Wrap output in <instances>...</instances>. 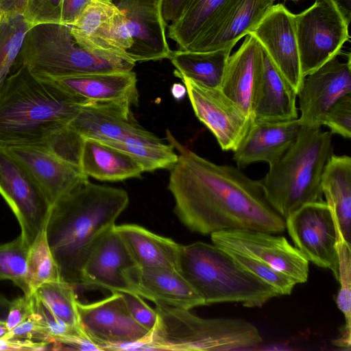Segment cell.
Listing matches in <instances>:
<instances>
[{"label":"cell","instance_id":"6da1fadb","mask_svg":"<svg viewBox=\"0 0 351 351\" xmlns=\"http://www.w3.org/2000/svg\"><path fill=\"white\" fill-rule=\"evenodd\" d=\"M167 138L179 152L168 189L175 199L174 211L188 229L202 234L234 230L277 234L285 230V219L267 202L261 180L199 156L169 130Z\"/></svg>","mask_w":351,"mask_h":351},{"label":"cell","instance_id":"7a4b0ae2","mask_svg":"<svg viewBox=\"0 0 351 351\" xmlns=\"http://www.w3.org/2000/svg\"><path fill=\"white\" fill-rule=\"evenodd\" d=\"M129 203L121 189L84 181L51 208L46 226L47 242L62 279L82 286V270L94 246Z\"/></svg>","mask_w":351,"mask_h":351},{"label":"cell","instance_id":"3957f363","mask_svg":"<svg viewBox=\"0 0 351 351\" xmlns=\"http://www.w3.org/2000/svg\"><path fill=\"white\" fill-rule=\"evenodd\" d=\"M86 104L21 64L0 88V146L45 147Z\"/></svg>","mask_w":351,"mask_h":351},{"label":"cell","instance_id":"277c9868","mask_svg":"<svg viewBox=\"0 0 351 351\" xmlns=\"http://www.w3.org/2000/svg\"><path fill=\"white\" fill-rule=\"evenodd\" d=\"M332 155L330 132L300 127L294 143L261 180L267 202L282 217L322 200V177Z\"/></svg>","mask_w":351,"mask_h":351},{"label":"cell","instance_id":"5b68a950","mask_svg":"<svg viewBox=\"0 0 351 351\" xmlns=\"http://www.w3.org/2000/svg\"><path fill=\"white\" fill-rule=\"evenodd\" d=\"M180 273L206 305L240 302L247 307H260L280 295L214 244L197 241L182 245Z\"/></svg>","mask_w":351,"mask_h":351},{"label":"cell","instance_id":"8992f818","mask_svg":"<svg viewBox=\"0 0 351 351\" xmlns=\"http://www.w3.org/2000/svg\"><path fill=\"white\" fill-rule=\"evenodd\" d=\"M157 322L144 350L219 351L262 343L258 329L240 318H203L189 309L156 304Z\"/></svg>","mask_w":351,"mask_h":351},{"label":"cell","instance_id":"52a82bcc","mask_svg":"<svg viewBox=\"0 0 351 351\" xmlns=\"http://www.w3.org/2000/svg\"><path fill=\"white\" fill-rule=\"evenodd\" d=\"M135 62L119 57H104L78 45L69 25L42 23L27 32L16 69L25 65L42 79L99 73L130 71Z\"/></svg>","mask_w":351,"mask_h":351},{"label":"cell","instance_id":"ba28073f","mask_svg":"<svg viewBox=\"0 0 351 351\" xmlns=\"http://www.w3.org/2000/svg\"><path fill=\"white\" fill-rule=\"evenodd\" d=\"M349 23L331 0H315L295 14V27L303 78L337 55L350 39Z\"/></svg>","mask_w":351,"mask_h":351},{"label":"cell","instance_id":"9c48e42d","mask_svg":"<svg viewBox=\"0 0 351 351\" xmlns=\"http://www.w3.org/2000/svg\"><path fill=\"white\" fill-rule=\"evenodd\" d=\"M76 305L81 330L99 350L143 349L150 332L132 318L122 293Z\"/></svg>","mask_w":351,"mask_h":351},{"label":"cell","instance_id":"30bf717a","mask_svg":"<svg viewBox=\"0 0 351 351\" xmlns=\"http://www.w3.org/2000/svg\"><path fill=\"white\" fill-rule=\"evenodd\" d=\"M0 195L19 223L20 235L30 246L46 228L51 206L27 167L1 146Z\"/></svg>","mask_w":351,"mask_h":351},{"label":"cell","instance_id":"8fae6325","mask_svg":"<svg viewBox=\"0 0 351 351\" xmlns=\"http://www.w3.org/2000/svg\"><path fill=\"white\" fill-rule=\"evenodd\" d=\"M285 226L303 256L317 266L330 269L337 279L339 230L326 202L302 205L285 219Z\"/></svg>","mask_w":351,"mask_h":351},{"label":"cell","instance_id":"7c38bea8","mask_svg":"<svg viewBox=\"0 0 351 351\" xmlns=\"http://www.w3.org/2000/svg\"><path fill=\"white\" fill-rule=\"evenodd\" d=\"M213 243L263 262L291 278L296 284L307 281L309 261L284 237L248 230H226L210 234Z\"/></svg>","mask_w":351,"mask_h":351},{"label":"cell","instance_id":"4fadbf2b","mask_svg":"<svg viewBox=\"0 0 351 351\" xmlns=\"http://www.w3.org/2000/svg\"><path fill=\"white\" fill-rule=\"evenodd\" d=\"M351 93V56L341 51L304 77L298 93L301 126L320 128L328 109Z\"/></svg>","mask_w":351,"mask_h":351},{"label":"cell","instance_id":"5bb4252c","mask_svg":"<svg viewBox=\"0 0 351 351\" xmlns=\"http://www.w3.org/2000/svg\"><path fill=\"white\" fill-rule=\"evenodd\" d=\"M181 79L197 119L213 134L223 150L234 152L246 135L252 118L219 88Z\"/></svg>","mask_w":351,"mask_h":351},{"label":"cell","instance_id":"9a60e30c","mask_svg":"<svg viewBox=\"0 0 351 351\" xmlns=\"http://www.w3.org/2000/svg\"><path fill=\"white\" fill-rule=\"evenodd\" d=\"M297 93L302 75L295 27V14L282 3L273 5L249 32Z\"/></svg>","mask_w":351,"mask_h":351},{"label":"cell","instance_id":"2e32d148","mask_svg":"<svg viewBox=\"0 0 351 351\" xmlns=\"http://www.w3.org/2000/svg\"><path fill=\"white\" fill-rule=\"evenodd\" d=\"M275 0H228L186 49L210 52L232 49L260 21Z\"/></svg>","mask_w":351,"mask_h":351},{"label":"cell","instance_id":"e0dca14e","mask_svg":"<svg viewBox=\"0 0 351 351\" xmlns=\"http://www.w3.org/2000/svg\"><path fill=\"white\" fill-rule=\"evenodd\" d=\"M69 125L84 138L152 144L163 143L136 123L130 107L117 104H86Z\"/></svg>","mask_w":351,"mask_h":351},{"label":"cell","instance_id":"ac0fdd59","mask_svg":"<svg viewBox=\"0 0 351 351\" xmlns=\"http://www.w3.org/2000/svg\"><path fill=\"white\" fill-rule=\"evenodd\" d=\"M130 293L154 302L191 310L206 305L202 298L180 271L134 265L123 271Z\"/></svg>","mask_w":351,"mask_h":351},{"label":"cell","instance_id":"d6986e66","mask_svg":"<svg viewBox=\"0 0 351 351\" xmlns=\"http://www.w3.org/2000/svg\"><path fill=\"white\" fill-rule=\"evenodd\" d=\"M5 148L29 171L51 206L78 184L88 180L79 167L45 147L19 145Z\"/></svg>","mask_w":351,"mask_h":351},{"label":"cell","instance_id":"ffe728a7","mask_svg":"<svg viewBox=\"0 0 351 351\" xmlns=\"http://www.w3.org/2000/svg\"><path fill=\"white\" fill-rule=\"evenodd\" d=\"M135 265L115 226L105 233L89 254L82 270V287L130 293L124 270Z\"/></svg>","mask_w":351,"mask_h":351},{"label":"cell","instance_id":"44dd1931","mask_svg":"<svg viewBox=\"0 0 351 351\" xmlns=\"http://www.w3.org/2000/svg\"><path fill=\"white\" fill-rule=\"evenodd\" d=\"M47 80L87 104H117L130 108L138 101L137 79L132 71Z\"/></svg>","mask_w":351,"mask_h":351},{"label":"cell","instance_id":"7402d4cb","mask_svg":"<svg viewBox=\"0 0 351 351\" xmlns=\"http://www.w3.org/2000/svg\"><path fill=\"white\" fill-rule=\"evenodd\" d=\"M300 127L298 119L280 121L252 119L246 135L234 151L233 158L239 168L261 161L271 165L294 143Z\"/></svg>","mask_w":351,"mask_h":351},{"label":"cell","instance_id":"603a6c76","mask_svg":"<svg viewBox=\"0 0 351 351\" xmlns=\"http://www.w3.org/2000/svg\"><path fill=\"white\" fill-rule=\"evenodd\" d=\"M297 96L263 50L262 68L252 95V119L280 121L298 119Z\"/></svg>","mask_w":351,"mask_h":351},{"label":"cell","instance_id":"cb8c5ba5","mask_svg":"<svg viewBox=\"0 0 351 351\" xmlns=\"http://www.w3.org/2000/svg\"><path fill=\"white\" fill-rule=\"evenodd\" d=\"M263 58V47L254 37L247 34L238 50L230 56L219 88L251 117L252 95Z\"/></svg>","mask_w":351,"mask_h":351},{"label":"cell","instance_id":"d4e9b609","mask_svg":"<svg viewBox=\"0 0 351 351\" xmlns=\"http://www.w3.org/2000/svg\"><path fill=\"white\" fill-rule=\"evenodd\" d=\"M134 264L180 272L182 245L136 224L115 225Z\"/></svg>","mask_w":351,"mask_h":351},{"label":"cell","instance_id":"484cf974","mask_svg":"<svg viewBox=\"0 0 351 351\" xmlns=\"http://www.w3.org/2000/svg\"><path fill=\"white\" fill-rule=\"evenodd\" d=\"M80 168L88 177L110 182L139 178L144 172L128 154L90 138H84Z\"/></svg>","mask_w":351,"mask_h":351},{"label":"cell","instance_id":"4316f807","mask_svg":"<svg viewBox=\"0 0 351 351\" xmlns=\"http://www.w3.org/2000/svg\"><path fill=\"white\" fill-rule=\"evenodd\" d=\"M322 193L337 228L348 243L351 241V158L332 155L321 182Z\"/></svg>","mask_w":351,"mask_h":351},{"label":"cell","instance_id":"83f0119b","mask_svg":"<svg viewBox=\"0 0 351 351\" xmlns=\"http://www.w3.org/2000/svg\"><path fill=\"white\" fill-rule=\"evenodd\" d=\"M119 10L113 2L92 0L70 25L76 43L101 56L119 57L108 51L105 44L106 34Z\"/></svg>","mask_w":351,"mask_h":351},{"label":"cell","instance_id":"f1b7e54d","mask_svg":"<svg viewBox=\"0 0 351 351\" xmlns=\"http://www.w3.org/2000/svg\"><path fill=\"white\" fill-rule=\"evenodd\" d=\"M232 49L210 52L172 51L169 58L176 68L175 75L198 84L219 88Z\"/></svg>","mask_w":351,"mask_h":351},{"label":"cell","instance_id":"f546056e","mask_svg":"<svg viewBox=\"0 0 351 351\" xmlns=\"http://www.w3.org/2000/svg\"><path fill=\"white\" fill-rule=\"evenodd\" d=\"M124 13L128 29L126 57L135 63L169 59L172 51L167 42L166 26Z\"/></svg>","mask_w":351,"mask_h":351},{"label":"cell","instance_id":"4dcf8cb0","mask_svg":"<svg viewBox=\"0 0 351 351\" xmlns=\"http://www.w3.org/2000/svg\"><path fill=\"white\" fill-rule=\"evenodd\" d=\"M228 0H189L185 9L169 25L168 36L179 50H186Z\"/></svg>","mask_w":351,"mask_h":351},{"label":"cell","instance_id":"1f68e13d","mask_svg":"<svg viewBox=\"0 0 351 351\" xmlns=\"http://www.w3.org/2000/svg\"><path fill=\"white\" fill-rule=\"evenodd\" d=\"M62 280L49 248L46 230L40 232L29 248L24 295L31 296L44 283Z\"/></svg>","mask_w":351,"mask_h":351},{"label":"cell","instance_id":"d6a6232c","mask_svg":"<svg viewBox=\"0 0 351 351\" xmlns=\"http://www.w3.org/2000/svg\"><path fill=\"white\" fill-rule=\"evenodd\" d=\"M32 27L22 14L5 16L0 22V88L15 71L25 35Z\"/></svg>","mask_w":351,"mask_h":351},{"label":"cell","instance_id":"836d02e7","mask_svg":"<svg viewBox=\"0 0 351 351\" xmlns=\"http://www.w3.org/2000/svg\"><path fill=\"white\" fill-rule=\"evenodd\" d=\"M34 294L60 320L81 330L74 285L63 280L49 282L39 287Z\"/></svg>","mask_w":351,"mask_h":351},{"label":"cell","instance_id":"e575fe53","mask_svg":"<svg viewBox=\"0 0 351 351\" xmlns=\"http://www.w3.org/2000/svg\"><path fill=\"white\" fill-rule=\"evenodd\" d=\"M101 142L130 155L138 162L143 171H153L162 169H171L178 159V155L174 152L173 147L171 144L112 141Z\"/></svg>","mask_w":351,"mask_h":351},{"label":"cell","instance_id":"d590c367","mask_svg":"<svg viewBox=\"0 0 351 351\" xmlns=\"http://www.w3.org/2000/svg\"><path fill=\"white\" fill-rule=\"evenodd\" d=\"M337 252L338 257L337 280L340 288L336 298L339 309L345 317V324L340 330L339 339L343 343L351 340V250L350 243L337 233Z\"/></svg>","mask_w":351,"mask_h":351},{"label":"cell","instance_id":"8d00e7d4","mask_svg":"<svg viewBox=\"0 0 351 351\" xmlns=\"http://www.w3.org/2000/svg\"><path fill=\"white\" fill-rule=\"evenodd\" d=\"M29 248L21 235L12 241L0 244V280H11L23 290Z\"/></svg>","mask_w":351,"mask_h":351},{"label":"cell","instance_id":"74e56055","mask_svg":"<svg viewBox=\"0 0 351 351\" xmlns=\"http://www.w3.org/2000/svg\"><path fill=\"white\" fill-rule=\"evenodd\" d=\"M224 250L244 269L274 288L280 295L291 293L296 283L283 273L247 254L234 250Z\"/></svg>","mask_w":351,"mask_h":351},{"label":"cell","instance_id":"f35d334b","mask_svg":"<svg viewBox=\"0 0 351 351\" xmlns=\"http://www.w3.org/2000/svg\"><path fill=\"white\" fill-rule=\"evenodd\" d=\"M64 0H28L23 16L32 25L62 23Z\"/></svg>","mask_w":351,"mask_h":351},{"label":"cell","instance_id":"ab89813d","mask_svg":"<svg viewBox=\"0 0 351 351\" xmlns=\"http://www.w3.org/2000/svg\"><path fill=\"white\" fill-rule=\"evenodd\" d=\"M322 125L330 128L332 134L346 138L351 136V93L339 99L326 113Z\"/></svg>","mask_w":351,"mask_h":351},{"label":"cell","instance_id":"60d3db41","mask_svg":"<svg viewBox=\"0 0 351 351\" xmlns=\"http://www.w3.org/2000/svg\"><path fill=\"white\" fill-rule=\"evenodd\" d=\"M164 0H117V7L125 12L167 26L162 15Z\"/></svg>","mask_w":351,"mask_h":351},{"label":"cell","instance_id":"b9f144b4","mask_svg":"<svg viewBox=\"0 0 351 351\" xmlns=\"http://www.w3.org/2000/svg\"><path fill=\"white\" fill-rule=\"evenodd\" d=\"M6 334L10 337L51 344L52 335L47 327L33 313Z\"/></svg>","mask_w":351,"mask_h":351},{"label":"cell","instance_id":"7bdbcfd3","mask_svg":"<svg viewBox=\"0 0 351 351\" xmlns=\"http://www.w3.org/2000/svg\"><path fill=\"white\" fill-rule=\"evenodd\" d=\"M132 318L142 327L150 332L157 322V313L151 308L138 295L134 293H122Z\"/></svg>","mask_w":351,"mask_h":351},{"label":"cell","instance_id":"ee69618b","mask_svg":"<svg viewBox=\"0 0 351 351\" xmlns=\"http://www.w3.org/2000/svg\"><path fill=\"white\" fill-rule=\"evenodd\" d=\"M32 295L17 298L10 301L5 325L8 330H12L27 319L32 313Z\"/></svg>","mask_w":351,"mask_h":351},{"label":"cell","instance_id":"f6af8a7d","mask_svg":"<svg viewBox=\"0 0 351 351\" xmlns=\"http://www.w3.org/2000/svg\"><path fill=\"white\" fill-rule=\"evenodd\" d=\"M47 350H50V345L45 342L10 337L6 333L0 336V350L39 351Z\"/></svg>","mask_w":351,"mask_h":351},{"label":"cell","instance_id":"bcb514c9","mask_svg":"<svg viewBox=\"0 0 351 351\" xmlns=\"http://www.w3.org/2000/svg\"><path fill=\"white\" fill-rule=\"evenodd\" d=\"M92 0H64L62 14V23L71 25H72L84 8Z\"/></svg>","mask_w":351,"mask_h":351},{"label":"cell","instance_id":"7dc6e473","mask_svg":"<svg viewBox=\"0 0 351 351\" xmlns=\"http://www.w3.org/2000/svg\"><path fill=\"white\" fill-rule=\"evenodd\" d=\"M189 0H164L162 15L166 24L178 19L185 9Z\"/></svg>","mask_w":351,"mask_h":351},{"label":"cell","instance_id":"c3c4849f","mask_svg":"<svg viewBox=\"0 0 351 351\" xmlns=\"http://www.w3.org/2000/svg\"><path fill=\"white\" fill-rule=\"evenodd\" d=\"M28 0H0V12L3 16L22 14Z\"/></svg>","mask_w":351,"mask_h":351},{"label":"cell","instance_id":"681fc988","mask_svg":"<svg viewBox=\"0 0 351 351\" xmlns=\"http://www.w3.org/2000/svg\"><path fill=\"white\" fill-rule=\"evenodd\" d=\"M339 9L346 21H351V0H331Z\"/></svg>","mask_w":351,"mask_h":351},{"label":"cell","instance_id":"f907efd6","mask_svg":"<svg viewBox=\"0 0 351 351\" xmlns=\"http://www.w3.org/2000/svg\"><path fill=\"white\" fill-rule=\"evenodd\" d=\"M10 301L8 300L4 295L0 294V321L5 322Z\"/></svg>","mask_w":351,"mask_h":351},{"label":"cell","instance_id":"816d5d0a","mask_svg":"<svg viewBox=\"0 0 351 351\" xmlns=\"http://www.w3.org/2000/svg\"><path fill=\"white\" fill-rule=\"evenodd\" d=\"M171 93L172 96L176 100L182 99L186 93V88L184 85L180 83H175L171 88Z\"/></svg>","mask_w":351,"mask_h":351},{"label":"cell","instance_id":"f5cc1de1","mask_svg":"<svg viewBox=\"0 0 351 351\" xmlns=\"http://www.w3.org/2000/svg\"><path fill=\"white\" fill-rule=\"evenodd\" d=\"M8 330L7 329L5 322L0 321V336L5 334Z\"/></svg>","mask_w":351,"mask_h":351},{"label":"cell","instance_id":"db71d44e","mask_svg":"<svg viewBox=\"0 0 351 351\" xmlns=\"http://www.w3.org/2000/svg\"><path fill=\"white\" fill-rule=\"evenodd\" d=\"M5 16H3L1 12H0V22L3 20V19L4 18Z\"/></svg>","mask_w":351,"mask_h":351},{"label":"cell","instance_id":"11a10c76","mask_svg":"<svg viewBox=\"0 0 351 351\" xmlns=\"http://www.w3.org/2000/svg\"><path fill=\"white\" fill-rule=\"evenodd\" d=\"M286 1H293V2L296 3V2H298V1H300L301 0H286Z\"/></svg>","mask_w":351,"mask_h":351},{"label":"cell","instance_id":"9f6ffc18","mask_svg":"<svg viewBox=\"0 0 351 351\" xmlns=\"http://www.w3.org/2000/svg\"><path fill=\"white\" fill-rule=\"evenodd\" d=\"M100 1H106V2H113V0H100Z\"/></svg>","mask_w":351,"mask_h":351}]
</instances>
